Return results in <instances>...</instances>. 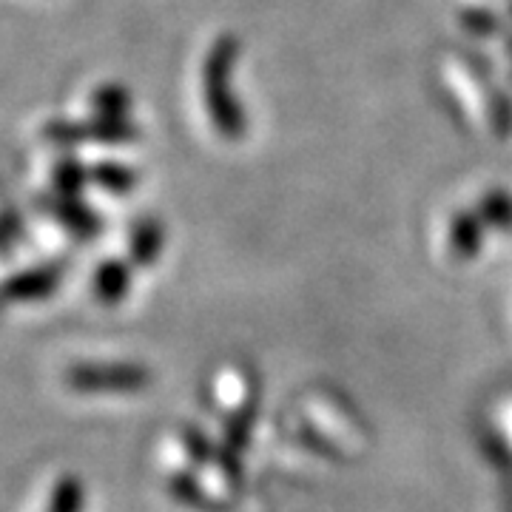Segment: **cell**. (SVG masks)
I'll return each mask as SVG.
<instances>
[{
  "label": "cell",
  "mask_w": 512,
  "mask_h": 512,
  "mask_svg": "<svg viewBox=\"0 0 512 512\" xmlns=\"http://www.w3.org/2000/svg\"><path fill=\"white\" fill-rule=\"evenodd\" d=\"M458 20H461V29H464V32H470L473 37H481V40L501 32L498 18L490 15L487 9H464V12L458 15Z\"/></svg>",
  "instance_id": "cell-15"
},
{
  "label": "cell",
  "mask_w": 512,
  "mask_h": 512,
  "mask_svg": "<svg viewBox=\"0 0 512 512\" xmlns=\"http://www.w3.org/2000/svg\"><path fill=\"white\" fill-rule=\"evenodd\" d=\"M57 285H60L57 268H35V271H23L12 282H6L3 293L15 302H35V299H46Z\"/></svg>",
  "instance_id": "cell-4"
},
{
  "label": "cell",
  "mask_w": 512,
  "mask_h": 512,
  "mask_svg": "<svg viewBox=\"0 0 512 512\" xmlns=\"http://www.w3.org/2000/svg\"><path fill=\"white\" fill-rule=\"evenodd\" d=\"M163 225L157 220H137L131 234H128V256L134 265H154L157 256L163 251Z\"/></svg>",
  "instance_id": "cell-6"
},
{
  "label": "cell",
  "mask_w": 512,
  "mask_h": 512,
  "mask_svg": "<svg viewBox=\"0 0 512 512\" xmlns=\"http://www.w3.org/2000/svg\"><path fill=\"white\" fill-rule=\"evenodd\" d=\"M507 49H510V55H512V40H510V46H507Z\"/></svg>",
  "instance_id": "cell-18"
},
{
  "label": "cell",
  "mask_w": 512,
  "mask_h": 512,
  "mask_svg": "<svg viewBox=\"0 0 512 512\" xmlns=\"http://www.w3.org/2000/svg\"><path fill=\"white\" fill-rule=\"evenodd\" d=\"M86 504V493H83V484L74 476H63L52 490L49 498V510L46 512H83Z\"/></svg>",
  "instance_id": "cell-13"
},
{
  "label": "cell",
  "mask_w": 512,
  "mask_h": 512,
  "mask_svg": "<svg viewBox=\"0 0 512 512\" xmlns=\"http://www.w3.org/2000/svg\"><path fill=\"white\" fill-rule=\"evenodd\" d=\"M478 217L484 225H493L498 231L512 228V197L507 191H490L478 202Z\"/></svg>",
  "instance_id": "cell-12"
},
{
  "label": "cell",
  "mask_w": 512,
  "mask_h": 512,
  "mask_svg": "<svg viewBox=\"0 0 512 512\" xmlns=\"http://www.w3.org/2000/svg\"><path fill=\"white\" fill-rule=\"evenodd\" d=\"M481 239H484V220L476 214L461 211L450 225V248L458 259H473L481 251Z\"/></svg>",
  "instance_id": "cell-8"
},
{
  "label": "cell",
  "mask_w": 512,
  "mask_h": 512,
  "mask_svg": "<svg viewBox=\"0 0 512 512\" xmlns=\"http://www.w3.org/2000/svg\"><path fill=\"white\" fill-rule=\"evenodd\" d=\"M55 217L72 231L74 237L92 239L100 234V217L94 214L92 208H86L77 197H57Z\"/></svg>",
  "instance_id": "cell-7"
},
{
  "label": "cell",
  "mask_w": 512,
  "mask_h": 512,
  "mask_svg": "<svg viewBox=\"0 0 512 512\" xmlns=\"http://www.w3.org/2000/svg\"><path fill=\"white\" fill-rule=\"evenodd\" d=\"M92 183L114 194V197H126V194H131L137 188L140 177H137L134 168H128L123 163H103L92 168Z\"/></svg>",
  "instance_id": "cell-9"
},
{
  "label": "cell",
  "mask_w": 512,
  "mask_h": 512,
  "mask_svg": "<svg viewBox=\"0 0 512 512\" xmlns=\"http://www.w3.org/2000/svg\"><path fill=\"white\" fill-rule=\"evenodd\" d=\"M46 140L57 146H80V143H97V146H128L137 143L140 128L131 120H114V117H94L89 123H69L55 120L46 126Z\"/></svg>",
  "instance_id": "cell-2"
},
{
  "label": "cell",
  "mask_w": 512,
  "mask_h": 512,
  "mask_svg": "<svg viewBox=\"0 0 512 512\" xmlns=\"http://www.w3.org/2000/svg\"><path fill=\"white\" fill-rule=\"evenodd\" d=\"M185 441H188V450L200 458V461L202 458H208V444H205V439H202L200 433H188V436H185Z\"/></svg>",
  "instance_id": "cell-17"
},
{
  "label": "cell",
  "mask_w": 512,
  "mask_h": 512,
  "mask_svg": "<svg viewBox=\"0 0 512 512\" xmlns=\"http://www.w3.org/2000/svg\"><path fill=\"white\" fill-rule=\"evenodd\" d=\"M461 60L467 63V69H470L473 77H478V80H484V83H487V80L493 77V66L487 63V57L484 55H478V52H464Z\"/></svg>",
  "instance_id": "cell-16"
},
{
  "label": "cell",
  "mask_w": 512,
  "mask_h": 512,
  "mask_svg": "<svg viewBox=\"0 0 512 512\" xmlns=\"http://www.w3.org/2000/svg\"><path fill=\"white\" fill-rule=\"evenodd\" d=\"M66 382L77 393H140L151 373L140 365H77L66 373Z\"/></svg>",
  "instance_id": "cell-3"
},
{
  "label": "cell",
  "mask_w": 512,
  "mask_h": 512,
  "mask_svg": "<svg viewBox=\"0 0 512 512\" xmlns=\"http://www.w3.org/2000/svg\"><path fill=\"white\" fill-rule=\"evenodd\" d=\"M242 46L234 35H220L202 60V100L211 126L220 131L222 140L239 143L248 134V117L234 94V66Z\"/></svg>",
  "instance_id": "cell-1"
},
{
  "label": "cell",
  "mask_w": 512,
  "mask_h": 512,
  "mask_svg": "<svg viewBox=\"0 0 512 512\" xmlns=\"http://www.w3.org/2000/svg\"><path fill=\"white\" fill-rule=\"evenodd\" d=\"M94 117H114V120H128L131 114V94L123 86H100L92 94Z\"/></svg>",
  "instance_id": "cell-10"
},
{
  "label": "cell",
  "mask_w": 512,
  "mask_h": 512,
  "mask_svg": "<svg viewBox=\"0 0 512 512\" xmlns=\"http://www.w3.org/2000/svg\"><path fill=\"white\" fill-rule=\"evenodd\" d=\"M94 296L103 302V305H117L126 299L128 288H131V271H128L126 262L120 259H109L103 265H97L92 279Z\"/></svg>",
  "instance_id": "cell-5"
},
{
  "label": "cell",
  "mask_w": 512,
  "mask_h": 512,
  "mask_svg": "<svg viewBox=\"0 0 512 512\" xmlns=\"http://www.w3.org/2000/svg\"><path fill=\"white\" fill-rule=\"evenodd\" d=\"M52 180H55V188L60 197H77L83 185L92 183V171H86L83 163L74 160V157H63V160H57Z\"/></svg>",
  "instance_id": "cell-11"
},
{
  "label": "cell",
  "mask_w": 512,
  "mask_h": 512,
  "mask_svg": "<svg viewBox=\"0 0 512 512\" xmlns=\"http://www.w3.org/2000/svg\"><path fill=\"white\" fill-rule=\"evenodd\" d=\"M487 117L498 137H507L512 131V97L504 89H490L487 94Z\"/></svg>",
  "instance_id": "cell-14"
}]
</instances>
